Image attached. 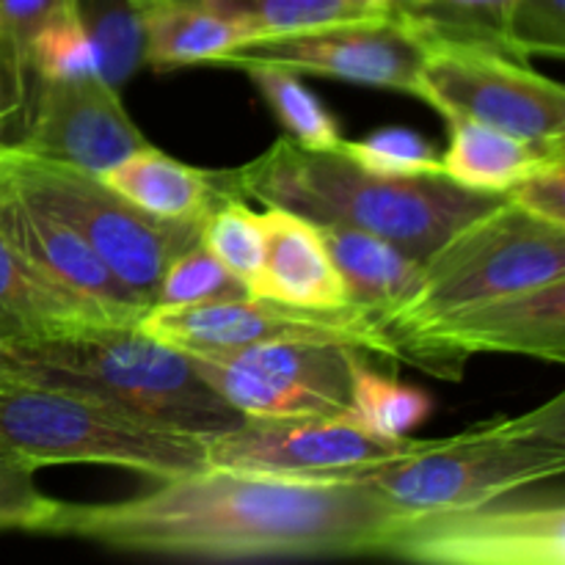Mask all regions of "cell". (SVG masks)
<instances>
[{"label":"cell","instance_id":"9c48e42d","mask_svg":"<svg viewBox=\"0 0 565 565\" xmlns=\"http://www.w3.org/2000/svg\"><path fill=\"white\" fill-rule=\"evenodd\" d=\"M367 434L348 414L337 417H243L235 428L204 439L210 469L290 480V483H348L364 480L412 447Z\"/></svg>","mask_w":565,"mask_h":565},{"label":"cell","instance_id":"f1b7e54d","mask_svg":"<svg viewBox=\"0 0 565 565\" xmlns=\"http://www.w3.org/2000/svg\"><path fill=\"white\" fill-rule=\"evenodd\" d=\"M246 296V285L196 241L166 268L149 307H193Z\"/></svg>","mask_w":565,"mask_h":565},{"label":"cell","instance_id":"8fae6325","mask_svg":"<svg viewBox=\"0 0 565 565\" xmlns=\"http://www.w3.org/2000/svg\"><path fill=\"white\" fill-rule=\"evenodd\" d=\"M478 353H513L563 364L565 276L447 315L397 342L392 359L458 381L467 359Z\"/></svg>","mask_w":565,"mask_h":565},{"label":"cell","instance_id":"2e32d148","mask_svg":"<svg viewBox=\"0 0 565 565\" xmlns=\"http://www.w3.org/2000/svg\"><path fill=\"white\" fill-rule=\"evenodd\" d=\"M265 265L254 298L303 312H340L351 307L348 287L329 257L318 224L281 207L259 213Z\"/></svg>","mask_w":565,"mask_h":565},{"label":"cell","instance_id":"cb8c5ba5","mask_svg":"<svg viewBox=\"0 0 565 565\" xmlns=\"http://www.w3.org/2000/svg\"><path fill=\"white\" fill-rule=\"evenodd\" d=\"M430 408L434 403L417 386L375 373L364 364V359H359L353 367L351 403L345 414L367 434L390 441L408 439L430 417Z\"/></svg>","mask_w":565,"mask_h":565},{"label":"cell","instance_id":"f35d334b","mask_svg":"<svg viewBox=\"0 0 565 565\" xmlns=\"http://www.w3.org/2000/svg\"><path fill=\"white\" fill-rule=\"evenodd\" d=\"M143 3H154V0H136V9H141Z\"/></svg>","mask_w":565,"mask_h":565},{"label":"cell","instance_id":"3957f363","mask_svg":"<svg viewBox=\"0 0 565 565\" xmlns=\"http://www.w3.org/2000/svg\"><path fill=\"white\" fill-rule=\"evenodd\" d=\"M72 392L158 428L224 434L243 419L177 348L138 323L94 326L3 348V384Z\"/></svg>","mask_w":565,"mask_h":565},{"label":"cell","instance_id":"52a82bcc","mask_svg":"<svg viewBox=\"0 0 565 565\" xmlns=\"http://www.w3.org/2000/svg\"><path fill=\"white\" fill-rule=\"evenodd\" d=\"M0 177L25 202L64 221L138 298L152 303L166 268L199 241V224L163 221L105 185L97 174L17 152L9 143Z\"/></svg>","mask_w":565,"mask_h":565},{"label":"cell","instance_id":"7a4b0ae2","mask_svg":"<svg viewBox=\"0 0 565 565\" xmlns=\"http://www.w3.org/2000/svg\"><path fill=\"white\" fill-rule=\"evenodd\" d=\"M230 171L237 199H257L312 224H345L425 259L452 235L500 204L502 193L463 188L445 174L384 177L362 169L340 149H303L281 136Z\"/></svg>","mask_w":565,"mask_h":565},{"label":"cell","instance_id":"4fadbf2b","mask_svg":"<svg viewBox=\"0 0 565 565\" xmlns=\"http://www.w3.org/2000/svg\"><path fill=\"white\" fill-rule=\"evenodd\" d=\"M147 138L99 72L77 77H36L31 108L11 147L31 158L103 174Z\"/></svg>","mask_w":565,"mask_h":565},{"label":"cell","instance_id":"d590c367","mask_svg":"<svg viewBox=\"0 0 565 565\" xmlns=\"http://www.w3.org/2000/svg\"><path fill=\"white\" fill-rule=\"evenodd\" d=\"M31 94L33 75L25 58L6 39H0V141H3V132L9 130L11 121H17L20 116L28 119Z\"/></svg>","mask_w":565,"mask_h":565},{"label":"cell","instance_id":"7402d4cb","mask_svg":"<svg viewBox=\"0 0 565 565\" xmlns=\"http://www.w3.org/2000/svg\"><path fill=\"white\" fill-rule=\"evenodd\" d=\"M188 356V353H185ZM193 370L230 403L243 417L285 419V417H337L345 408L329 397L307 390L301 384L279 379V375L254 373V370L232 367L213 359L188 356Z\"/></svg>","mask_w":565,"mask_h":565},{"label":"cell","instance_id":"484cf974","mask_svg":"<svg viewBox=\"0 0 565 565\" xmlns=\"http://www.w3.org/2000/svg\"><path fill=\"white\" fill-rule=\"evenodd\" d=\"M199 243L246 285L254 298L265 265V232L246 199H226L199 226Z\"/></svg>","mask_w":565,"mask_h":565},{"label":"cell","instance_id":"8992f818","mask_svg":"<svg viewBox=\"0 0 565 565\" xmlns=\"http://www.w3.org/2000/svg\"><path fill=\"white\" fill-rule=\"evenodd\" d=\"M0 450L33 469L99 463L158 483L207 469L202 436L141 423L72 392L14 381L0 384Z\"/></svg>","mask_w":565,"mask_h":565},{"label":"cell","instance_id":"ffe728a7","mask_svg":"<svg viewBox=\"0 0 565 565\" xmlns=\"http://www.w3.org/2000/svg\"><path fill=\"white\" fill-rule=\"evenodd\" d=\"M143 33V64L154 72L215 64L248 31L207 0H154L138 9Z\"/></svg>","mask_w":565,"mask_h":565},{"label":"cell","instance_id":"ac0fdd59","mask_svg":"<svg viewBox=\"0 0 565 565\" xmlns=\"http://www.w3.org/2000/svg\"><path fill=\"white\" fill-rule=\"evenodd\" d=\"M94 326L119 323L105 318L86 298L53 285L0 232V342L47 340Z\"/></svg>","mask_w":565,"mask_h":565},{"label":"cell","instance_id":"d6986e66","mask_svg":"<svg viewBox=\"0 0 565 565\" xmlns=\"http://www.w3.org/2000/svg\"><path fill=\"white\" fill-rule=\"evenodd\" d=\"M318 232L345 279L348 301L367 320V331L373 320L392 312L417 290L423 263L395 243L345 224H318Z\"/></svg>","mask_w":565,"mask_h":565},{"label":"cell","instance_id":"d6a6232c","mask_svg":"<svg viewBox=\"0 0 565 565\" xmlns=\"http://www.w3.org/2000/svg\"><path fill=\"white\" fill-rule=\"evenodd\" d=\"M36 469L0 450V533H33L53 511L55 500L36 486Z\"/></svg>","mask_w":565,"mask_h":565},{"label":"cell","instance_id":"6da1fadb","mask_svg":"<svg viewBox=\"0 0 565 565\" xmlns=\"http://www.w3.org/2000/svg\"><path fill=\"white\" fill-rule=\"evenodd\" d=\"M406 513L367 480L290 483L202 469L132 500H55L36 535L81 539L130 555L199 563L379 557Z\"/></svg>","mask_w":565,"mask_h":565},{"label":"cell","instance_id":"603a6c76","mask_svg":"<svg viewBox=\"0 0 565 565\" xmlns=\"http://www.w3.org/2000/svg\"><path fill=\"white\" fill-rule=\"evenodd\" d=\"M207 3L241 22L248 31V42L370 20L395 9V0H207Z\"/></svg>","mask_w":565,"mask_h":565},{"label":"cell","instance_id":"7c38bea8","mask_svg":"<svg viewBox=\"0 0 565 565\" xmlns=\"http://www.w3.org/2000/svg\"><path fill=\"white\" fill-rule=\"evenodd\" d=\"M425 39L408 17L392 9L370 20L340 22L292 36L254 39L232 47L213 66L243 70L274 64L298 75H320L359 86L414 94L423 66Z\"/></svg>","mask_w":565,"mask_h":565},{"label":"cell","instance_id":"e0dca14e","mask_svg":"<svg viewBox=\"0 0 565 565\" xmlns=\"http://www.w3.org/2000/svg\"><path fill=\"white\" fill-rule=\"evenodd\" d=\"M105 185L136 204L143 213L163 221L199 224L226 199H237L232 191L230 171H204L188 166L158 147L136 149L99 174Z\"/></svg>","mask_w":565,"mask_h":565},{"label":"cell","instance_id":"1f68e13d","mask_svg":"<svg viewBox=\"0 0 565 565\" xmlns=\"http://www.w3.org/2000/svg\"><path fill=\"white\" fill-rule=\"evenodd\" d=\"M502 44L522 58H563L565 0H513L502 25Z\"/></svg>","mask_w":565,"mask_h":565},{"label":"cell","instance_id":"74e56055","mask_svg":"<svg viewBox=\"0 0 565 565\" xmlns=\"http://www.w3.org/2000/svg\"><path fill=\"white\" fill-rule=\"evenodd\" d=\"M3 342H0V384H3Z\"/></svg>","mask_w":565,"mask_h":565},{"label":"cell","instance_id":"4dcf8cb0","mask_svg":"<svg viewBox=\"0 0 565 565\" xmlns=\"http://www.w3.org/2000/svg\"><path fill=\"white\" fill-rule=\"evenodd\" d=\"M511 3L513 0H395V9L423 31L502 44V25Z\"/></svg>","mask_w":565,"mask_h":565},{"label":"cell","instance_id":"d4e9b609","mask_svg":"<svg viewBox=\"0 0 565 565\" xmlns=\"http://www.w3.org/2000/svg\"><path fill=\"white\" fill-rule=\"evenodd\" d=\"M243 72L252 77L292 141L301 143L303 149H340V143L345 141L340 125L331 110L320 103L318 94L303 86L298 72L274 64H252L243 66Z\"/></svg>","mask_w":565,"mask_h":565},{"label":"cell","instance_id":"83f0119b","mask_svg":"<svg viewBox=\"0 0 565 565\" xmlns=\"http://www.w3.org/2000/svg\"><path fill=\"white\" fill-rule=\"evenodd\" d=\"M28 66L36 77H77L99 72V50L77 6L44 22L28 47Z\"/></svg>","mask_w":565,"mask_h":565},{"label":"cell","instance_id":"5b68a950","mask_svg":"<svg viewBox=\"0 0 565 565\" xmlns=\"http://www.w3.org/2000/svg\"><path fill=\"white\" fill-rule=\"evenodd\" d=\"M565 276V230L502 199L452 232L423 263L412 296L370 323L367 351L392 356L397 342L475 303Z\"/></svg>","mask_w":565,"mask_h":565},{"label":"cell","instance_id":"30bf717a","mask_svg":"<svg viewBox=\"0 0 565 565\" xmlns=\"http://www.w3.org/2000/svg\"><path fill=\"white\" fill-rule=\"evenodd\" d=\"M379 557L430 565H563L565 508L555 502L406 513L381 541Z\"/></svg>","mask_w":565,"mask_h":565},{"label":"cell","instance_id":"4316f807","mask_svg":"<svg viewBox=\"0 0 565 565\" xmlns=\"http://www.w3.org/2000/svg\"><path fill=\"white\" fill-rule=\"evenodd\" d=\"M75 6L97 42L99 75L110 86L121 88V83L143 64V33L136 0H75Z\"/></svg>","mask_w":565,"mask_h":565},{"label":"cell","instance_id":"ba28073f","mask_svg":"<svg viewBox=\"0 0 565 565\" xmlns=\"http://www.w3.org/2000/svg\"><path fill=\"white\" fill-rule=\"evenodd\" d=\"M417 31L425 39V55L414 97L447 121H475L524 141L565 143L561 83L535 72L527 58L500 42Z\"/></svg>","mask_w":565,"mask_h":565},{"label":"cell","instance_id":"f546056e","mask_svg":"<svg viewBox=\"0 0 565 565\" xmlns=\"http://www.w3.org/2000/svg\"><path fill=\"white\" fill-rule=\"evenodd\" d=\"M340 152L362 169L384 177L441 174V154L419 132L406 127H384L359 141H342Z\"/></svg>","mask_w":565,"mask_h":565},{"label":"cell","instance_id":"836d02e7","mask_svg":"<svg viewBox=\"0 0 565 565\" xmlns=\"http://www.w3.org/2000/svg\"><path fill=\"white\" fill-rule=\"evenodd\" d=\"M505 199L533 218L565 230V158L524 174L508 188Z\"/></svg>","mask_w":565,"mask_h":565},{"label":"cell","instance_id":"e575fe53","mask_svg":"<svg viewBox=\"0 0 565 565\" xmlns=\"http://www.w3.org/2000/svg\"><path fill=\"white\" fill-rule=\"evenodd\" d=\"M70 6H75V0H0V39H6L28 64V47L39 28Z\"/></svg>","mask_w":565,"mask_h":565},{"label":"cell","instance_id":"5bb4252c","mask_svg":"<svg viewBox=\"0 0 565 565\" xmlns=\"http://www.w3.org/2000/svg\"><path fill=\"white\" fill-rule=\"evenodd\" d=\"M138 329L188 356L232 351L252 342L296 334L337 337L367 351V320L359 309L303 312L252 296L193 303V307H147L138 320Z\"/></svg>","mask_w":565,"mask_h":565},{"label":"cell","instance_id":"277c9868","mask_svg":"<svg viewBox=\"0 0 565 565\" xmlns=\"http://www.w3.org/2000/svg\"><path fill=\"white\" fill-rule=\"evenodd\" d=\"M565 472V395L519 417H494L447 439H414L367 483L403 513L505 500Z\"/></svg>","mask_w":565,"mask_h":565},{"label":"cell","instance_id":"8d00e7d4","mask_svg":"<svg viewBox=\"0 0 565 565\" xmlns=\"http://www.w3.org/2000/svg\"><path fill=\"white\" fill-rule=\"evenodd\" d=\"M6 152H9V143H3V141H0V166H3V160H6Z\"/></svg>","mask_w":565,"mask_h":565},{"label":"cell","instance_id":"44dd1931","mask_svg":"<svg viewBox=\"0 0 565 565\" xmlns=\"http://www.w3.org/2000/svg\"><path fill=\"white\" fill-rule=\"evenodd\" d=\"M450 143L441 154V174L472 191L502 193L530 171L565 158V143L524 141L511 132L475 121H447Z\"/></svg>","mask_w":565,"mask_h":565},{"label":"cell","instance_id":"9a60e30c","mask_svg":"<svg viewBox=\"0 0 565 565\" xmlns=\"http://www.w3.org/2000/svg\"><path fill=\"white\" fill-rule=\"evenodd\" d=\"M0 232L11 246L53 285L86 298L114 323H138L149 303L138 298L114 270L94 254V248L72 232L64 221L14 193L0 177Z\"/></svg>","mask_w":565,"mask_h":565}]
</instances>
